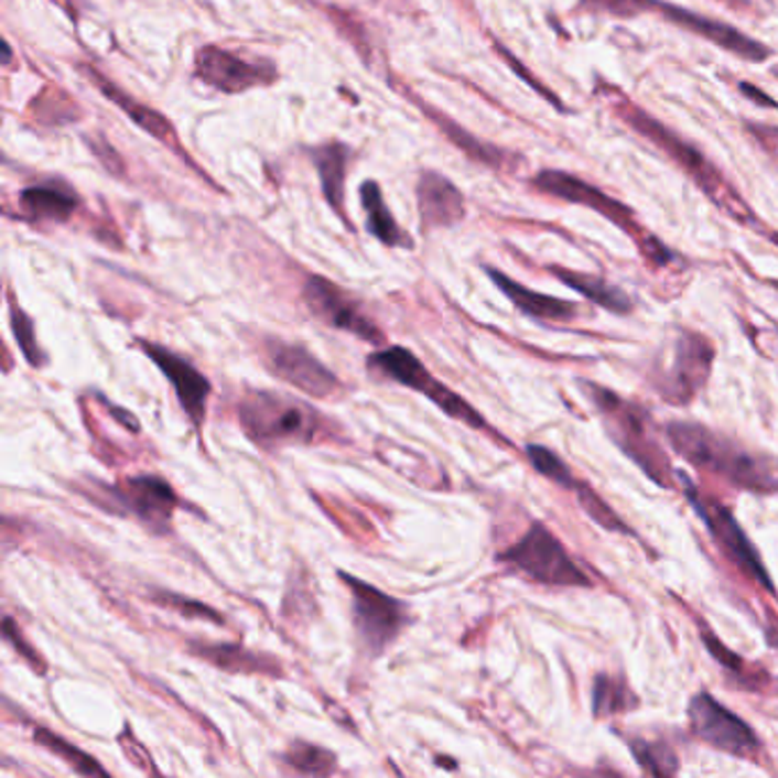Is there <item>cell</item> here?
Returning <instances> with one entry per match:
<instances>
[{
	"mask_svg": "<svg viewBox=\"0 0 778 778\" xmlns=\"http://www.w3.org/2000/svg\"><path fill=\"white\" fill-rule=\"evenodd\" d=\"M664 434L685 462L722 475L737 489L754 494H771L778 489V479L754 455L722 434L699 423H685V420H673Z\"/></svg>",
	"mask_w": 778,
	"mask_h": 778,
	"instance_id": "obj_1",
	"label": "cell"
},
{
	"mask_svg": "<svg viewBox=\"0 0 778 778\" xmlns=\"http://www.w3.org/2000/svg\"><path fill=\"white\" fill-rule=\"evenodd\" d=\"M590 400L598 407L609 439L617 443L626 455L656 484L671 489L673 471L664 455L662 445L653 434V420L644 409L633 402L622 400L617 393L607 391L596 383H585Z\"/></svg>",
	"mask_w": 778,
	"mask_h": 778,
	"instance_id": "obj_2",
	"label": "cell"
},
{
	"mask_svg": "<svg viewBox=\"0 0 778 778\" xmlns=\"http://www.w3.org/2000/svg\"><path fill=\"white\" fill-rule=\"evenodd\" d=\"M617 115L633 128L635 133H639L648 142H653L658 149H662L712 202H715L720 208H724V213H728L735 219H747L752 215L749 208L744 206V202L733 192V187L726 183V179L696 147L685 142L678 133H673L671 128H667L662 121L644 112L635 104H628V101L619 104Z\"/></svg>",
	"mask_w": 778,
	"mask_h": 778,
	"instance_id": "obj_3",
	"label": "cell"
},
{
	"mask_svg": "<svg viewBox=\"0 0 778 778\" xmlns=\"http://www.w3.org/2000/svg\"><path fill=\"white\" fill-rule=\"evenodd\" d=\"M240 425L263 447L283 443H313L322 434V420L309 404L270 391H251L238 407Z\"/></svg>",
	"mask_w": 778,
	"mask_h": 778,
	"instance_id": "obj_4",
	"label": "cell"
},
{
	"mask_svg": "<svg viewBox=\"0 0 778 778\" xmlns=\"http://www.w3.org/2000/svg\"><path fill=\"white\" fill-rule=\"evenodd\" d=\"M503 564H509L518 573L550 587H592V577L582 571L562 541L545 526L534 523L511 548L498 555Z\"/></svg>",
	"mask_w": 778,
	"mask_h": 778,
	"instance_id": "obj_5",
	"label": "cell"
},
{
	"mask_svg": "<svg viewBox=\"0 0 778 778\" xmlns=\"http://www.w3.org/2000/svg\"><path fill=\"white\" fill-rule=\"evenodd\" d=\"M368 368L370 372L396 381L411 391L423 393L430 402H434L445 415L460 420V423L473 428V430H491L489 423L479 415L475 407H471L462 396L441 381H436L430 370L415 359V354L409 352L407 347H386L381 352H375L368 356Z\"/></svg>",
	"mask_w": 778,
	"mask_h": 778,
	"instance_id": "obj_6",
	"label": "cell"
},
{
	"mask_svg": "<svg viewBox=\"0 0 778 778\" xmlns=\"http://www.w3.org/2000/svg\"><path fill=\"white\" fill-rule=\"evenodd\" d=\"M338 575L352 592V619L364 648L370 656L383 653L409 624L407 605L352 573L338 571Z\"/></svg>",
	"mask_w": 778,
	"mask_h": 778,
	"instance_id": "obj_7",
	"label": "cell"
},
{
	"mask_svg": "<svg viewBox=\"0 0 778 778\" xmlns=\"http://www.w3.org/2000/svg\"><path fill=\"white\" fill-rule=\"evenodd\" d=\"M683 482V494L688 498V503L692 505V509L699 514L701 521L705 523L707 532L712 534V539L717 541V545L722 548V553L744 573L749 575L754 582H758L760 587H765L767 592H776L774 582L769 580V573L758 555V550L754 548L752 539L747 537L737 523V518L733 516L731 509H726L724 505H720L715 498L703 496L694 489V484L690 477H680Z\"/></svg>",
	"mask_w": 778,
	"mask_h": 778,
	"instance_id": "obj_8",
	"label": "cell"
},
{
	"mask_svg": "<svg viewBox=\"0 0 778 778\" xmlns=\"http://www.w3.org/2000/svg\"><path fill=\"white\" fill-rule=\"evenodd\" d=\"M669 364H662L656 372V388L660 398L671 404H688L707 383L715 349L707 338L694 332H680L673 347L669 349Z\"/></svg>",
	"mask_w": 778,
	"mask_h": 778,
	"instance_id": "obj_9",
	"label": "cell"
},
{
	"mask_svg": "<svg viewBox=\"0 0 778 778\" xmlns=\"http://www.w3.org/2000/svg\"><path fill=\"white\" fill-rule=\"evenodd\" d=\"M688 717L692 733L712 749L731 756H754L760 747L754 728L707 692L692 696Z\"/></svg>",
	"mask_w": 778,
	"mask_h": 778,
	"instance_id": "obj_10",
	"label": "cell"
},
{
	"mask_svg": "<svg viewBox=\"0 0 778 778\" xmlns=\"http://www.w3.org/2000/svg\"><path fill=\"white\" fill-rule=\"evenodd\" d=\"M194 74L202 83L224 94H242L253 87H268L277 76L270 60H245L219 46H204L194 57Z\"/></svg>",
	"mask_w": 778,
	"mask_h": 778,
	"instance_id": "obj_11",
	"label": "cell"
},
{
	"mask_svg": "<svg viewBox=\"0 0 778 778\" xmlns=\"http://www.w3.org/2000/svg\"><path fill=\"white\" fill-rule=\"evenodd\" d=\"M110 509L117 514H131L151 528L153 532H165L172 521V514L179 505V498L170 482L155 475L128 477L117 486L106 489Z\"/></svg>",
	"mask_w": 778,
	"mask_h": 778,
	"instance_id": "obj_12",
	"label": "cell"
},
{
	"mask_svg": "<svg viewBox=\"0 0 778 778\" xmlns=\"http://www.w3.org/2000/svg\"><path fill=\"white\" fill-rule=\"evenodd\" d=\"M304 302L309 311L327 327L347 332L372 345L386 341L383 332L366 315V311L356 304L345 290L324 277H311L304 285Z\"/></svg>",
	"mask_w": 778,
	"mask_h": 778,
	"instance_id": "obj_13",
	"label": "cell"
},
{
	"mask_svg": "<svg viewBox=\"0 0 778 778\" xmlns=\"http://www.w3.org/2000/svg\"><path fill=\"white\" fill-rule=\"evenodd\" d=\"M532 187L541 194H548V197L592 208L628 234L637 229L633 208H628L619 199L609 197V194L603 192L601 187L582 181L580 176H573L569 172H560V170H543L532 176Z\"/></svg>",
	"mask_w": 778,
	"mask_h": 778,
	"instance_id": "obj_14",
	"label": "cell"
},
{
	"mask_svg": "<svg viewBox=\"0 0 778 778\" xmlns=\"http://www.w3.org/2000/svg\"><path fill=\"white\" fill-rule=\"evenodd\" d=\"M653 12L660 14L667 23L683 28V30L692 32V35L724 48L726 53H731L739 60L765 62L771 55V51L765 44L752 40L749 35H744L742 30L733 28L731 23L692 12L688 8H678L673 3H664V0H656Z\"/></svg>",
	"mask_w": 778,
	"mask_h": 778,
	"instance_id": "obj_15",
	"label": "cell"
},
{
	"mask_svg": "<svg viewBox=\"0 0 778 778\" xmlns=\"http://www.w3.org/2000/svg\"><path fill=\"white\" fill-rule=\"evenodd\" d=\"M266 356L272 372L279 379L293 383L298 391L306 396L329 398L336 391H341L338 377L327 366L320 364L309 349L300 345H288L274 338V341H268Z\"/></svg>",
	"mask_w": 778,
	"mask_h": 778,
	"instance_id": "obj_16",
	"label": "cell"
},
{
	"mask_svg": "<svg viewBox=\"0 0 778 778\" xmlns=\"http://www.w3.org/2000/svg\"><path fill=\"white\" fill-rule=\"evenodd\" d=\"M142 352L149 356V359L158 366V370L170 379V383L174 386V391L179 396V402L185 411V415L190 418V423L202 430L204 420H206V404H208V396H210V381L194 368L190 361H185L183 356L174 354L172 349L149 343V341H140Z\"/></svg>",
	"mask_w": 778,
	"mask_h": 778,
	"instance_id": "obj_17",
	"label": "cell"
},
{
	"mask_svg": "<svg viewBox=\"0 0 778 778\" xmlns=\"http://www.w3.org/2000/svg\"><path fill=\"white\" fill-rule=\"evenodd\" d=\"M78 69L87 76L89 83H94L104 91V96L108 101H112L115 106H119L123 110V115L131 119L133 123H138L144 133H149L153 140L168 144L174 153H179L181 158L187 160L185 151L181 149V142L176 140V131L168 117H162L158 110L140 104L138 99H133L131 94H126L121 87H117L112 80H108L101 72H96L94 67H87V64H78ZM192 165V160H187Z\"/></svg>",
	"mask_w": 778,
	"mask_h": 778,
	"instance_id": "obj_18",
	"label": "cell"
},
{
	"mask_svg": "<svg viewBox=\"0 0 778 778\" xmlns=\"http://www.w3.org/2000/svg\"><path fill=\"white\" fill-rule=\"evenodd\" d=\"M418 213L425 229L455 226L466 217L462 190L439 172H423L418 179Z\"/></svg>",
	"mask_w": 778,
	"mask_h": 778,
	"instance_id": "obj_19",
	"label": "cell"
},
{
	"mask_svg": "<svg viewBox=\"0 0 778 778\" xmlns=\"http://www.w3.org/2000/svg\"><path fill=\"white\" fill-rule=\"evenodd\" d=\"M418 108H423L425 115L439 126V131L455 144L457 149H462L471 160L479 162V165H486V168H491V170H516L518 165V158L516 153H509L496 144H489V142H482L479 138L471 136L466 128H462L457 121H452L450 117H445L441 110L423 104V101H418Z\"/></svg>",
	"mask_w": 778,
	"mask_h": 778,
	"instance_id": "obj_20",
	"label": "cell"
},
{
	"mask_svg": "<svg viewBox=\"0 0 778 778\" xmlns=\"http://www.w3.org/2000/svg\"><path fill=\"white\" fill-rule=\"evenodd\" d=\"M486 274L491 277V281L503 290V295H507V300L530 317L534 320H550V322H566L571 317H575L577 306L566 302V300H558L550 298L543 293H534V290L521 285L518 281H514L511 277L503 274L500 270L494 268H484Z\"/></svg>",
	"mask_w": 778,
	"mask_h": 778,
	"instance_id": "obj_21",
	"label": "cell"
},
{
	"mask_svg": "<svg viewBox=\"0 0 778 778\" xmlns=\"http://www.w3.org/2000/svg\"><path fill=\"white\" fill-rule=\"evenodd\" d=\"M347 147L341 142H329L309 149V155L317 170L324 199L338 213L343 219L345 215V176H347ZM349 221V219H347Z\"/></svg>",
	"mask_w": 778,
	"mask_h": 778,
	"instance_id": "obj_22",
	"label": "cell"
},
{
	"mask_svg": "<svg viewBox=\"0 0 778 778\" xmlns=\"http://www.w3.org/2000/svg\"><path fill=\"white\" fill-rule=\"evenodd\" d=\"M21 208L32 219L67 221L80 206L78 194L67 185H32L19 194Z\"/></svg>",
	"mask_w": 778,
	"mask_h": 778,
	"instance_id": "obj_23",
	"label": "cell"
},
{
	"mask_svg": "<svg viewBox=\"0 0 778 778\" xmlns=\"http://www.w3.org/2000/svg\"><path fill=\"white\" fill-rule=\"evenodd\" d=\"M359 194H361L364 210L368 215L366 226H368L370 236H375L386 247H413L409 234H404L400 229L391 208L386 206L381 187L377 185V181H364Z\"/></svg>",
	"mask_w": 778,
	"mask_h": 778,
	"instance_id": "obj_24",
	"label": "cell"
},
{
	"mask_svg": "<svg viewBox=\"0 0 778 778\" xmlns=\"http://www.w3.org/2000/svg\"><path fill=\"white\" fill-rule=\"evenodd\" d=\"M194 653L208 660L210 664L226 669V671H245V673H266V676H281L279 662L270 656H258L247 651L236 644H192Z\"/></svg>",
	"mask_w": 778,
	"mask_h": 778,
	"instance_id": "obj_25",
	"label": "cell"
},
{
	"mask_svg": "<svg viewBox=\"0 0 778 778\" xmlns=\"http://www.w3.org/2000/svg\"><path fill=\"white\" fill-rule=\"evenodd\" d=\"M564 285L573 288L575 293H580L582 298H587L590 302L598 304L601 309L617 313V315H626L633 311V302L630 298L624 293L622 288L612 285L607 281H603L601 277H592V274H580V272H571L564 268H550Z\"/></svg>",
	"mask_w": 778,
	"mask_h": 778,
	"instance_id": "obj_26",
	"label": "cell"
},
{
	"mask_svg": "<svg viewBox=\"0 0 778 778\" xmlns=\"http://www.w3.org/2000/svg\"><path fill=\"white\" fill-rule=\"evenodd\" d=\"M633 707H637V696L624 680L607 673H598L594 678V690H592L594 717L603 720L612 715H622V712H628Z\"/></svg>",
	"mask_w": 778,
	"mask_h": 778,
	"instance_id": "obj_27",
	"label": "cell"
},
{
	"mask_svg": "<svg viewBox=\"0 0 778 778\" xmlns=\"http://www.w3.org/2000/svg\"><path fill=\"white\" fill-rule=\"evenodd\" d=\"M35 742L40 744V747L48 749L51 754L60 756L69 767H74V771H78L83 776H108V771L99 763H96L91 756H87L85 752L76 749L74 744H69L67 739L55 735V733H51L48 728H37L35 731Z\"/></svg>",
	"mask_w": 778,
	"mask_h": 778,
	"instance_id": "obj_28",
	"label": "cell"
},
{
	"mask_svg": "<svg viewBox=\"0 0 778 778\" xmlns=\"http://www.w3.org/2000/svg\"><path fill=\"white\" fill-rule=\"evenodd\" d=\"M630 752L644 774L651 776H673L678 774V756L664 742L633 739Z\"/></svg>",
	"mask_w": 778,
	"mask_h": 778,
	"instance_id": "obj_29",
	"label": "cell"
},
{
	"mask_svg": "<svg viewBox=\"0 0 778 778\" xmlns=\"http://www.w3.org/2000/svg\"><path fill=\"white\" fill-rule=\"evenodd\" d=\"M573 491H575V496H577L580 507L587 511V516L592 518L594 523H598L601 528H605V530H609V532H619V534H626V537H633V534H635V532L626 526L624 518H622L617 511H614V509L592 489V486L577 482Z\"/></svg>",
	"mask_w": 778,
	"mask_h": 778,
	"instance_id": "obj_30",
	"label": "cell"
},
{
	"mask_svg": "<svg viewBox=\"0 0 778 778\" xmlns=\"http://www.w3.org/2000/svg\"><path fill=\"white\" fill-rule=\"evenodd\" d=\"M285 765L290 769H295L298 774H309V776H327L336 771V756L329 754L327 749L313 747V744L295 742L293 747L285 754Z\"/></svg>",
	"mask_w": 778,
	"mask_h": 778,
	"instance_id": "obj_31",
	"label": "cell"
},
{
	"mask_svg": "<svg viewBox=\"0 0 778 778\" xmlns=\"http://www.w3.org/2000/svg\"><path fill=\"white\" fill-rule=\"evenodd\" d=\"M701 639H703V644L707 646L710 656L715 658V660L722 664V669H724L728 676H733L739 685H749V688L758 685V673H756V669L749 667L739 656H735V653L731 651V648H728L724 641H720L707 628L701 630Z\"/></svg>",
	"mask_w": 778,
	"mask_h": 778,
	"instance_id": "obj_32",
	"label": "cell"
},
{
	"mask_svg": "<svg viewBox=\"0 0 778 778\" xmlns=\"http://www.w3.org/2000/svg\"><path fill=\"white\" fill-rule=\"evenodd\" d=\"M526 455H528L530 464L534 466V471H537L539 475H543V477H548L550 482H555V484L564 486V489H575L577 479L573 477L571 468L562 462V457L555 455L553 450L530 443V445L526 447Z\"/></svg>",
	"mask_w": 778,
	"mask_h": 778,
	"instance_id": "obj_33",
	"label": "cell"
},
{
	"mask_svg": "<svg viewBox=\"0 0 778 778\" xmlns=\"http://www.w3.org/2000/svg\"><path fill=\"white\" fill-rule=\"evenodd\" d=\"M10 324L12 332L17 336L19 349L23 352V356L28 359L30 366H44L46 364V354L40 349L37 338H35V324L23 313V309H19V304L10 298Z\"/></svg>",
	"mask_w": 778,
	"mask_h": 778,
	"instance_id": "obj_34",
	"label": "cell"
},
{
	"mask_svg": "<svg viewBox=\"0 0 778 778\" xmlns=\"http://www.w3.org/2000/svg\"><path fill=\"white\" fill-rule=\"evenodd\" d=\"M577 8L617 19H637L641 14L653 12L656 0H577Z\"/></svg>",
	"mask_w": 778,
	"mask_h": 778,
	"instance_id": "obj_35",
	"label": "cell"
},
{
	"mask_svg": "<svg viewBox=\"0 0 778 778\" xmlns=\"http://www.w3.org/2000/svg\"><path fill=\"white\" fill-rule=\"evenodd\" d=\"M153 601L158 605H168V607L185 614V617H197V619H206V622H213V624H224L221 614H217L213 607H208V605H204L199 601H190V598L174 596V594H158V596H153Z\"/></svg>",
	"mask_w": 778,
	"mask_h": 778,
	"instance_id": "obj_36",
	"label": "cell"
},
{
	"mask_svg": "<svg viewBox=\"0 0 778 778\" xmlns=\"http://www.w3.org/2000/svg\"><path fill=\"white\" fill-rule=\"evenodd\" d=\"M496 51H498V53H500V57L509 64V69H514V72L518 74V78H521L523 83H528L534 91H539V96H543V99H545L550 106H555V108H558V110H562V112L566 110V108H564V104L560 101V96H555V94L550 91V89H548L541 80H537V78H534V74H532V72H528V69L523 67V64L518 62V57H516L514 53H509V51H507L505 46H500L498 42H496Z\"/></svg>",
	"mask_w": 778,
	"mask_h": 778,
	"instance_id": "obj_37",
	"label": "cell"
},
{
	"mask_svg": "<svg viewBox=\"0 0 778 778\" xmlns=\"http://www.w3.org/2000/svg\"><path fill=\"white\" fill-rule=\"evenodd\" d=\"M89 144V151L99 158L101 165L112 174V176H123L126 174V165H123V158L119 155V151L104 138H91L87 140Z\"/></svg>",
	"mask_w": 778,
	"mask_h": 778,
	"instance_id": "obj_38",
	"label": "cell"
},
{
	"mask_svg": "<svg viewBox=\"0 0 778 778\" xmlns=\"http://www.w3.org/2000/svg\"><path fill=\"white\" fill-rule=\"evenodd\" d=\"M3 628H6V639L8 641H12L14 644V648H17V651L30 662V667L32 669H35V671H40V673H44V669H46V664H44V660L35 653V651H32V648L23 641V637H21V633L14 628V624H12V619L8 617L6 619V624H3Z\"/></svg>",
	"mask_w": 778,
	"mask_h": 778,
	"instance_id": "obj_39",
	"label": "cell"
},
{
	"mask_svg": "<svg viewBox=\"0 0 778 778\" xmlns=\"http://www.w3.org/2000/svg\"><path fill=\"white\" fill-rule=\"evenodd\" d=\"M739 89L744 91V96H747L749 101H754V104H758V106H763V108H774V110H778V101H774L771 96H767L763 89L754 87L752 83H739Z\"/></svg>",
	"mask_w": 778,
	"mask_h": 778,
	"instance_id": "obj_40",
	"label": "cell"
},
{
	"mask_svg": "<svg viewBox=\"0 0 778 778\" xmlns=\"http://www.w3.org/2000/svg\"><path fill=\"white\" fill-rule=\"evenodd\" d=\"M12 62V51H10V46L6 44V64H10Z\"/></svg>",
	"mask_w": 778,
	"mask_h": 778,
	"instance_id": "obj_41",
	"label": "cell"
},
{
	"mask_svg": "<svg viewBox=\"0 0 778 778\" xmlns=\"http://www.w3.org/2000/svg\"><path fill=\"white\" fill-rule=\"evenodd\" d=\"M55 3H57V6H62L64 10H67V12H69V6H67V3H64V0H55Z\"/></svg>",
	"mask_w": 778,
	"mask_h": 778,
	"instance_id": "obj_42",
	"label": "cell"
},
{
	"mask_svg": "<svg viewBox=\"0 0 778 778\" xmlns=\"http://www.w3.org/2000/svg\"><path fill=\"white\" fill-rule=\"evenodd\" d=\"M771 242H774V245H778V234H774V236H771Z\"/></svg>",
	"mask_w": 778,
	"mask_h": 778,
	"instance_id": "obj_43",
	"label": "cell"
}]
</instances>
